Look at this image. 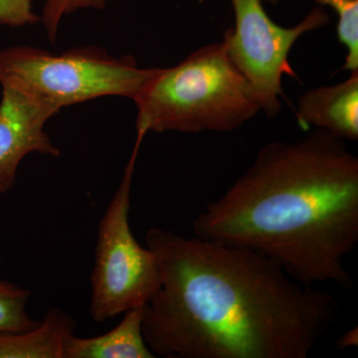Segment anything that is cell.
I'll list each match as a JSON object with an SVG mask.
<instances>
[{
  "mask_svg": "<svg viewBox=\"0 0 358 358\" xmlns=\"http://www.w3.org/2000/svg\"><path fill=\"white\" fill-rule=\"evenodd\" d=\"M159 291L143 306L155 357L307 358L338 317L329 292L301 284L267 257L150 228Z\"/></svg>",
  "mask_w": 358,
  "mask_h": 358,
  "instance_id": "obj_1",
  "label": "cell"
},
{
  "mask_svg": "<svg viewBox=\"0 0 358 358\" xmlns=\"http://www.w3.org/2000/svg\"><path fill=\"white\" fill-rule=\"evenodd\" d=\"M195 236L267 257L294 280L353 287L346 257L358 242V159L317 129L268 143L252 166L193 220Z\"/></svg>",
  "mask_w": 358,
  "mask_h": 358,
  "instance_id": "obj_2",
  "label": "cell"
},
{
  "mask_svg": "<svg viewBox=\"0 0 358 358\" xmlns=\"http://www.w3.org/2000/svg\"><path fill=\"white\" fill-rule=\"evenodd\" d=\"M133 101L136 129L143 136L148 131L228 133L262 110L224 41L202 47L176 67L155 68Z\"/></svg>",
  "mask_w": 358,
  "mask_h": 358,
  "instance_id": "obj_3",
  "label": "cell"
},
{
  "mask_svg": "<svg viewBox=\"0 0 358 358\" xmlns=\"http://www.w3.org/2000/svg\"><path fill=\"white\" fill-rule=\"evenodd\" d=\"M155 68H140L131 56L115 57L96 47L53 55L29 46L0 50V85L61 109L108 96L134 100Z\"/></svg>",
  "mask_w": 358,
  "mask_h": 358,
  "instance_id": "obj_4",
  "label": "cell"
},
{
  "mask_svg": "<svg viewBox=\"0 0 358 358\" xmlns=\"http://www.w3.org/2000/svg\"><path fill=\"white\" fill-rule=\"evenodd\" d=\"M143 138L138 134L119 187L99 223L90 303V315L99 324L145 305L162 282L155 254L136 241L129 221L131 181Z\"/></svg>",
  "mask_w": 358,
  "mask_h": 358,
  "instance_id": "obj_5",
  "label": "cell"
},
{
  "mask_svg": "<svg viewBox=\"0 0 358 358\" xmlns=\"http://www.w3.org/2000/svg\"><path fill=\"white\" fill-rule=\"evenodd\" d=\"M235 28L224 34L228 53L238 69L255 90L262 110L268 117L281 110L284 75L296 77L289 63V53L296 40L305 33L326 26L329 14L313 9L300 24L285 28L268 17L262 0H232Z\"/></svg>",
  "mask_w": 358,
  "mask_h": 358,
  "instance_id": "obj_6",
  "label": "cell"
},
{
  "mask_svg": "<svg viewBox=\"0 0 358 358\" xmlns=\"http://www.w3.org/2000/svg\"><path fill=\"white\" fill-rule=\"evenodd\" d=\"M58 110L17 90L2 87L0 102V194L15 185L18 166L26 155L60 157V150L44 131Z\"/></svg>",
  "mask_w": 358,
  "mask_h": 358,
  "instance_id": "obj_7",
  "label": "cell"
},
{
  "mask_svg": "<svg viewBox=\"0 0 358 358\" xmlns=\"http://www.w3.org/2000/svg\"><path fill=\"white\" fill-rule=\"evenodd\" d=\"M296 120L301 128L324 129L343 140L358 138V70L343 83L320 87L299 99Z\"/></svg>",
  "mask_w": 358,
  "mask_h": 358,
  "instance_id": "obj_8",
  "label": "cell"
},
{
  "mask_svg": "<svg viewBox=\"0 0 358 358\" xmlns=\"http://www.w3.org/2000/svg\"><path fill=\"white\" fill-rule=\"evenodd\" d=\"M143 306L129 308L109 333L95 338L72 334L63 346V358H154L143 334Z\"/></svg>",
  "mask_w": 358,
  "mask_h": 358,
  "instance_id": "obj_9",
  "label": "cell"
},
{
  "mask_svg": "<svg viewBox=\"0 0 358 358\" xmlns=\"http://www.w3.org/2000/svg\"><path fill=\"white\" fill-rule=\"evenodd\" d=\"M75 329L69 313L51 308L31 331L0 334V358H63L66 339Z\"/></svg>",
  "mask_w": 358,
  "mask_h": 358,
  "instance_id": "obj_10",
  "label": "cell"
},
{
  "mask_svg": "<svg viewBox=\"0 0 358 358\" xmlns=\"http://www.w3.org/2000/svg\"><path fill=\"white\" fill-rule=\"evenodd\" d=\"M31 292L0 280V334L23 333L39 326L27 313Z\"/></svg>",
  "mask_w": 358,
  "mask_h": 358,
  "instance_id": "obj_11",
  "label": "cell"
},
{
  "mask_svg": "<svg viewBox=\"0 0 358 358\" xmlns=\"http://www.w3.org/2000/svg\"><path fill=\"white\" fill-rule=\"evenodd\" d=\"M331 7L338 16V37L345 45L346 54L343 70H358V0H315Z\"/></svg>",
  "mask_w": 358,
  "mask_h": 358,
  "instance_id": "obj_12",
  "label": "cell"
},
{
  "mask_svg": "<svg viewBox=\"0 0 358 358\" xmlns=\"http://www.w3.org/2000/svg\"><path fill=\"white\" fill-rule=\"evenodd\" d=\"M112 0H47L43 8L41 21L46 29L47 36L52 44L56 37L63 16L81 8L103 9Z\"/></svg>",
  "mask_w": 358,
  "mask_h": 358,
  "instance_id": "obj_13",
  "label": "cell"
},
{
  "mask_svg": "<svg viewBox=\"0 0 358 358\" xmlns=\"http://www.w3.org/2000/svg\"><path fill=\"white\" fill-rule=\"evenodd\" d=\"M41 20L32 10L31 0H0V25H32Z\"/></svg>",
  "mask_w": 358,
  "mask_h": 358,
  "instance_id": "obj_14",
  "label": "cell"
},
{
  "mask_svg": "<svg viewBox=\"0 0 358 358\" xmlns=\"http://www.w3.org/2000/svg\"><path fill=\"white\" fill-rule=\"evenodd\" d=\"M357 329H350L348 333L343 334L341 338H338L336 346L341 350V348H350V346L357 345Z\"/></svg>",
  "mask_w": 358,
  "mask_h": 358,
  "instance_id": "obj_15",
  "label": "cell"
},
{
  "mask_svg": "<svg viewBox=\"0 0 358 358\" xmlns=\"http://www.w3.org/2000/svg\"><path fill=\"white\" fill-rule=\"evenodd\" d=\"M262 1H268L271 2V3L275 4L277 3L278 0H262Z\"/></svg>",
  "mask_w": 358,
  "mask_h": 358,
  "instance_id": "obj_16",
  "label": "cell"
}]
</instances>
